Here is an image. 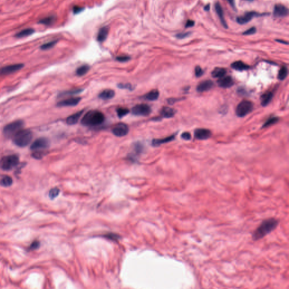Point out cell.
<instances>
[{
    "mask_svg": "<svg viewBox=\"0 0 289 289\" xmlns=\"http://www.w3.org/2000/svg\"><path fill=\"white\" fill-rule=\"evenodd\" d=\"M112 132L117 137H123L128 135L129 127L125 123H120L113 127L112 129Z\"/></svg>",
    "mask_w": 289,
    "mask_h": 289,
    "instance_id": "10",
    "label": "cell"
},
{
    "mask_svg": "<svg viewBox=\"0 0 289 289\" xmlns=\"http://www.w3.org/2000/svg\"><path fill=\"white\" fill-rule=\"evenodd\" d=\"M215 10H216V13L217 14L218 16L219 17L221 23L222 24V25L225 28H228V25H227L226 20H225V18H224L223 8H222L220 3L219 2H217L216 3H215Z\"/></svg>",
    "mask_w": 289,
    "mask_h": 289,
    "instance_id": "17",
    "label": "cell"
},
{
    "mask_svg": "<svg viewBox=\"0 0 289 289\" xmlns=\"http://www.w3.org/2000/svg\"><path fill=\"white\" fill-rule=\"evenodd\" d=\"M256 32V28L254 27H253L249 28V30H246V31H245L243 33V35H251L255 34Z\"/></svg>",
    "mask_w": 289,
    "mask_h": 289,
    "instance_id": "41",
    "label": "cell"
},
{
    "mask_svg": "<svg viewBox=\"0 0 289 289\" xmlns=\"http://www.w3.org/2000/svg\"><path fill=\"white\" fill-rule=\"evenodd\" d=\"M89 69H90V67L89 65H82L79 67V68L76 69V73L78 76H82L85 75L86 73L89 71Z\"/></svg>",
    "mask_w": 289,
    "mask_h": 289,
    "instance_id": "29",
    "label": "cell"
},
{
    "mask_svg": "<svg viewBox=\"0 0 289 289\" xmlns=\"http://www.w3.org/2000/svg\"><path fill=\"white\" fill-rule=\"evenodd\" d=\"M195 137L200 140H204L210 138L211 136V132L206 129H197L195 131Z\"/></svg>",
    "mask_w": 289,
    "mask_h": 289,
    "instance_id": "14",
    "label": "cell"
},
{
    "mask_svg": "<svg viewBox=\"0 0 289 289\" xmlns=\"http://www.w3.org/2000/svg\"><path fill=\"white\" fill-rule=\"evenodd\" d=\"M59 193H60V191L58 187H54L53 189H52L49 193L50 198L51 199H55L58 196Z\"/></svg>",
    "mask_w": 289,
    "mask_h": 289,
    "instance_id": "34",
    "label": "cell"
},
{
    "mask_svg": "<svg viewBox=\"0 0 289 289\" xmlns=\"http://www.w3.org/2000/svg\"><path fill=\"white\" fill-rule=\"evenodd\" d=\"M106 237H108L109 239H113V240H117L118 238H119V237L118 236H116V234H110L109 235H107V236H106Z\"/></svg>",
    "mask_w": 289,
    "mask_h": 289,
    "instance_id": "47",
    "label": "cell"
},
{
    "mask_svg": "<svg viewBox=\"0 0 289 289\" xmlns=\"http://www.w3.org/2000/svg\"><path fill=\"white\" fill-rule=\"evenodd\" d=\"M40 246V243L39 241L36 240L31 243V245H30V247H29V249L31 250H36L39 248Z\"/></svg>",
    "mask_w": 289,
    "mask_h": 289,
    "instance_id": "39",
    "label": "cell"
},
{
    "mask_svg": "<svg viewBox=\"0 0 289 289\" xmlns=\"http://www.w3.org/2000/svg\"><path fill=\"white\" fill-rule=\"evenodd\" d=\"M130 57L129 56H119L116 58V60L120 62H125L128 61Z\"/></svg>",
    "mask_w": 289,
    "mask_h": 289,
    "instance_id": "40",
    "label": "cell"
},
{
    "mask_svg": "<svg viewBox=\"0 0 289 289\" xmlns=\"http://www.w3.org/2000/svg\"><path fill=\"white\" fill-rule=\"evenodd\" d=\"M218 85L221 88H230L234 85V81L233 79L229 76H223L220 78L217 82Z\"/></svg>",
    "mask_w": 289,
    "mask_h": 289,
    "instance_id": "15",
    "label": "cell"
},
{
    "mask_svg": "<svg viewBox=\"0 0 289 289\" xmlns=\"http://www.w3.org/2000/svg\"><path fill=\"white\" fill-rule=\"evenodd\" d=\"M247 1H252L253 0H247Z\"/></svg>",
    "mask_w": 289,
    "mask_h": 289,
    "instance_id": "51",
    "label": "cell"
},
{
    "mask_svg": "<svg viewBox=\"0 0 289 289\" xmlns=\"http://www.w3.org/2000/svg\"><path fill=\"white\" fill-rule=\"evenodd\" d=\"M83 91V89H75L68 90V91H65V92H61L59 94V97H63V96H67V95H72L77 94Z\"/></svg>",
    "mask_w": 289,
    "mask_h": 289,
    "instance_id": "30",
    "label": "cell"
},
{
    "mask_svg": "<svg viewBox=\"0 0 289 289\" xmlns=\"http://www.w3.org/2000/svg\"><path fill=\"white\" fill-rule=\"evenodd\" d=\"M210 4H207L206 6H204V10H205V11H208V10H210Z\"/></svg>",
    "mask_w": 289,
    "mask_h": 289,
    "instance_id": "50",
    "label": "cell"
},
{
    "mask_svg": "<svg viewBox=\"0 0 289 289\" xmlns=\"http://www.w3.org/2000/svg\"><path fill=\"white\" fill-rule=\"evenodd\" d=\"M24 67L23 64H15L9 66H5L0 69L1 75H6L14 72H17Z\"/></svg>",
    "mask_w": 289,
    "mask_h": 289,
    "instance_id": "11",
    "label": "cell"
},
{
    "mask_svg": "<svg viewBox=\"0 0 289 289\" xmlns=\"http://www.w3.org/2000/svg\"><path fill=\"white\" fill-rule=\"evenodd\" d=\"M129 112V110L128 108H124V107H119V108L116 109V112L117 115L118 116L119 118H122L123 117L125 116L128 114Z\"/></svg>",
    "mask_w": 289,
    "mask_h": 289,
    "instance_id": "33",
    "label": "cell"
},
{
    "mask_svg": "<svg viewBox=\"0 0 289 289\" xmlns=\"http://www.w3.org/2000/svg\"><path fill=\"white\" fill-rule=\"evenodd\" d=\"M45 154L42 151H35L32 154V157L36 159H40L43 158Z\"/></svg>",
    "mask_w": 289,
    "mask_h": 289,
    "instance_id": "38",
    "label": "cell"
},
{
    "mask_svg": "<svg viewBox=\"0 0 289 289\" xmlns=\"http://www.w3.org/2000/svg\"><path fill=\"white\" fill-rule=\"evenodd\" d=\"M191 32H184V33H180L176 35V37H178V39H184V38H185V37H187L189 35H191Z\"/></svg>",
    "mask_w": 289,
    "mask_h": 289,
    "instance_id": "43",
    "label": "cell"
},
{
    "mask_svg": "<svg viewBox=\"0 0 289 289\" xmlns=\"http://www.w3.org/2000/svg\"><path fill=\"white\" fill-rule=\"evenodd\" d=\"M13 179L9 176H4L0 179V185L4 187L10 186L13 184Z\"/></svg>",
    "mask_w": 289,
    "mask_h": 289,
    "instance_id": "28",
    "label": "cell"
},
{
    "mask_svg": "<svg viewBox=\"0 0 289 289\" xmlns=\"http://www.w3.org/2000/svg\"><path fill=\"white\" fill-rule=\"evenodd\" d=\"M50 142L46 138H39L37 139L31 146V150L33 151H41L49 147Z\"/></svg>",
    "mask_w": 289,
    "mask_h": 289,
    "instance_id": "8",
    "label": "cell"
},
{
    "mask_svg": "<svg viewBox=\"0 0 289 289\" xmlns=\"http://www.w3.org/2000/svg\"><path fill=\"white\" fill-rule=\"evenodd\" d=\"M159 97V92L158 90L157 89H154L152 90L150 92H149L147 94L143 97L144 98L148 100V101H154L158 99Z\"/></svg>",
    "mask_w": 289,
    "mask_h": 289,
    "instance_id": "21",
    "label": "cell"
},
{
    "mask_svg": "<svg viewBox=\"0 0 289 289\" xmlns=\"http://www.w3.org/2000/svg\"><path fill=\"white\" fill-rule=\"evenodd\" d=\"M203 71L201 69L200 66H197L195 69V74L197 77H200L203 75Z\"/></svg>",
    "mask_w": 289,
    "mask_h": 289,
    "instance_id": "42",
    "label": "cell"
},
{
    "mask_svg": "<svg viewBox=\"0 0 289 289\" xmlns=\"http://www.w3.org/2000/svg\"><path fill=\"white\" fill-rule=\"evenodd\" d=\"M174 138H175V135H172L170 136H168L167 137L162 138V139H154L152 141V144L153 146H159L165 143H167L169 142L173 141Z\"/></svg>",
    "mask_w": 289,
    "mask_h": 289,
    "instance_id": "20",
    "label": "cell"
},
{
    "mask_svg": "<svg viewBox=\"0 0 289 289\" xmlns=\"http://www.w3.org/2000/svg\"><path fill=\"white\" fill-rule=\"evenodd\" d=\"M19 164V157L16 155L3 157L0 160V168L3 171H10Z\"/></svg>",
    "mask_w": 289,
    "mask_h": 289,
    "instance_id": "4",
    "label": "cell"
},
{
    "mask_svg": "<svg viewBox=\"0 0 289 289\" xmlns=\"http://www.w3.org/2000/svg\"><path fill=\"white\" fill-rule=\"evenodd\" d=\"M151 112V108L146 104H139L134 106L132 109V113L136 116H146Z\"/></svg>",
    "mask_w": 289,
    "mask_h": 289,
    "instance_id": "7",
    "label": "cell"
},
{
    "mask_svg": "<svg viewBox=\"0 0 289 289\" xmlns=\"http://www.w3.org/2000/svg\"><path fill=\"white\" fill-rule=\"evenodd\" d=\"M105 120V115L102 112L98 110H90L84 115L81 123L84 126L95 127L102 124Z\"/></svg>",
    "mask_w": 289,
    "mask_h": 289,
    "instance_id": "2",
    "label": "cell"
},
{
    "mask_svg": "<svg viewBox=\"0 0 289 289\" xmlns=\"http://www.w3.org/2000/svg\"><path fill=\"white\" fill-rule=\"evenodd\" d=\"M181 137L182 139H184L185 140H190L191 139V133H189V132H184L182 135H181Z\"/></svg>",
    "mask_w": 289,
    "mask_h": 289,
    "instance_id": "44",
    "label": "cell"
},
{
    "mask_svg": "<svg viewBox=\"0 0 289 289\" xmlns=\"http://www.w3.org/2000/svg\"><path fill=\"white\" fill-rule=\"evenodd\" d=\"M57 43V41H56V40L52 41H50L49 43L43 44V45L40 47V48L43 50L49 49H51L52 48H53V46H55V45Z\"/></svg>",
    "mask_w": 289,
    "mask_h": 289,
    "instance_id": "35",
    "label": "cell"
},
{
    "mask_svg": "<svg viewBox=\"0 0 289 289\" xmlns=\"http://www.w3.org/2000/svg\"><path fill=\"white\" fill-rule=\"evenodd\" d=\"M55 20H56V17L54 16H50V17H46L40 20L39 22V23L46 25V26H49L54 23V22H55Z\"/></svg>",
    "mask_w": 289,
    "mask_h": 289,
    "instance_id": "31",
    "label": "cell"
},
{
    "mask_svg": "<svg viewBox=\"0 0 289 289\" xmlns=\"http://www.w3.org/2000/svg\"><path fill=\"white\" fill-rule=\"evenodd\" d=\"M253 103L249 101L245 100L240 103L236 108V115L240 118H242L252 111Z\"/></svg>",
    "mask_w": 289,
    "mask_h": 289,
    "instance_id": "6",
    "label": "cell"
},
{
    "mask_svg": "<svg viewBox=\"0 0 289 289\" xmlns=\"http://www.w3.org/2000/svg\"><path fill=\"white\" fill-rule=\"evenodd\" d=\"M227 1L230 4V6L232 7L233 9L236 8V5H235V2L234 0H227Z\"/></svg>",
    "mask_w": 289,
    "mask_h": 289,
    "instance_id": "48",
    "label": "cell"
},
{
    "mask_svg": "<svg viewBox=\"0 0 289 289\" xmlns=\"http://www.w3.org/2000/svg\"><path fill=\"white\" fill-rule=\"evenodd\" d=\"M288 9L282 4H277L274 7L273 15L276 18L285 17L288 15Z\"/></svg>",
    "mask_w": 289,
    "mask_h": 289,
    "instance_id": "12",
    "label": "cell"
},
{
    "mask_svg": "<svg viewBox=\"0 0 289 289\" xmlns=\"http://www.w3.org/2000/svg\"><path fill=\"white\" fill-rule=\"evenodd\" d=\"M82 10H83V8L79 6L74 7L73 9V13L75 14L79 13L80 12H81Z\"/></svg>",
    "mask_w": 289,
    "mask_h": 289,
    "instance_id": "46",
    "label": "cell"
},
{
    "mask_svg": "<svg viewBox=\"0 0 289 289\" xmlns=\"http://www.w3.org/2000/svg\"><path fill=\"white\" fill-rule=\"evenodd\" d=\"M108 29L107 27H103L99 30L98 33L97 35V40L99 42L104 41L108 35Z\"/></svg>",
    "mask_w": 289,
    "mask_h": 289,
    "instance_id": "22",
    "label": "cell"
},
{
    "mask_svg": "<svg viewBox=\"0 0 289 289\" xmlns=\"http://www.w3.org/2000/svg\"><path fill=\"white\" fill-rule=\"evenodd\" d=\"M275 41H277V42H279V43H282V44H286V45H288V44H289V43H287V42H286V41H284V40H282L277 39Z\"/></svg>",
    "mask_w": 289,
    "mask_h": 289,
    "instance_id": "49",
    "label": "cell"
},
{
    "mask_svg": "<svg viewBox=\"0 0 289 289\" xmlns=\"http://www.w3.org/2000/svg\"><path fill=\"white\" fill-rule=\"evenodd\" d=\"M175 114V111L173 108L168 107H164L161 111V115L165 118H171Z\"/></svg>",
    "mask_w": 289,
    "mask_h": 289,
    "instance_id": "25",
    "label": "cell"
},
{
    "mask_svg": "<svg viewBox=\"0 0 289 289\" xmlns=\"http://www.w3.org/2000/svg\"><path fill=\"white\" fill-rule=\"evenodd\" d=\"M264 15H266V14H262L255 11H249V12H247L246 13L244 14L242 16L237 17V23H239L240 24H245L249 23L250 21L253 19V18L263 16Z\"/></svg>",
    "mask_w": 289,
    "mask_h": 289,
    "instance_id": "9",
    "label": "cell"
},
{
    "mask_svg": "<svg viewBox=\"0 0 289 289\" xmlns=\"http://www.w3.org/2000/svg\"><path fill=\"white\" fill-rule=\"evenodd\" d=\"M231 67L234 69H236L237 71H240L247 70V69H248L250 68V67L249 65L245 64V63H243L242 61L234 62L231 65Z\"/></svg>",
    "mask_w": 289,
    "mask_h": 289,
    "instance_id": "23",
    "label": "cell"
},
{
    "mask_svg": "<svg viewBox=\"0 0 289 289\" xmlns=\"http://www.w3.org/2000/svg\"><path fill=\"white\" fill-rule=\"evenodd\" d=\"M118 86L119 89H128L129 90L133 89V86L129 83H125V84L120 83V84H119Z\"/></svg>",
    "mask_w": 289,
    "mask_h": 289,
    "instance_id": "37",
    "label": "cell"
},
{
    "mask_svg": "<svg viewBox=\"0 0 289 289\" xmlns=\"http://www.w3.org/2000/svg\"><path fill=\"white\" fill-rule=\"evenodd\" d=\"M24 123L23 120H16L6 125L3 130V134L6 138L13 137L17 132L23 128Z\"/></svg>",
    "mask_w": 289,
    "mask_h": 289,
    "instance_id": "5",
    "label": "cell"
},
{
    "mask_svg": "<svg viewBox=\"0 0 289 289\" xmlns=\"http://www.w3.org/2000/svg\"><path fill=\"white\" fill-rule=\"evenodd\" d=\"M279 220L275 218H270L264 220L253 233V240L258 241L264 238L268 234L276 229L279 224Z\"/></svg>",
    "mask_w": 289,
    "mask_h": 289,
    "instance_id": "1",
    "label": "cell"
},
{
    "mask_svg": "<svg viewBox=\"0 0 289 289\" xmlns=\"http://www.w3.org/2000/svg\"><path fill=\"white\" fill-rule=\"evenodd\" d=\"M214 86V82L211 80H205L203 82H200L197 87V90L198 92L202 93V92H206L210 90L212 86Z\"/></svg>",
    "mask_w": 289,
    "mask_h": 289,
    "instance_id": "16",
    "label": "cell"
},
{
    "mask_svg": "<svg viewBox=\"0 0 289 289\" xmlns=\"http://www.w3.org/2000/svg\"><path fill=\"white\" fill-rule=\"evenodd\" d=\"M227 73V70L224 68L217 67L213 70L212 72V76L214 78H221L225 76Z\"/></svg>",
    "mask_w": 289,
    "mask_h": 289,
    "instance_id": "26",
    "label": "cell"
},
{
    "mask_svg": "<svg viewBox=\"0 0 289 289\" xmlns=\"http://www.w3.org/2000/svg\"><path fill=\"white\" fill-rule=\"evenodd\" d=\"M115 93L112 89H105L101 92L99 94V98L103 100H108L110 99L115 96Z\"/></svg>",
    "mask_w": 289,
    "mask_h": 289,
    "instance_id": "19",
    "label": "cell"
},
{
    "mask_svg": "<svg viewBox=\"0 0 289 289\" xmlns=\"http://www.w3.org/2000/svg\"><path fill=\"white\" fill-rule=\"evenodd\" d=\"M288 74V71L286 66H283L279 69L278 73V79L280 80H283L286 78Z\"/></svg>",
    "mask_w": 289,
    "mask_h": 289,
    "instance_id": "32",
    "label": "cell"
},
{
    "mask_svg": "<svg viewBox=\"0 0 289 289\" xmlns=\"http://www.w3.org/2000/svg\"><path fill=\"white\" fill-rule=\"evenodd\" d=\"M84 110H82L80 111L76 112L72 115L69 116L66 119V123L69 125H74L76 124L77 122H79V119L81 118L82 115L83 114Z\"/></svg>",
    "mask_w": 289,
    "mask_h": 289,
    "instance_id": "18",
    "label": "cell"
},
{
    "mask_svg": "<svg viewBox=\"0 0 289 289\" xmlns=\"http://www.w3.org/2000/svg\"><path fill=\"white\" fill-rule=\"evenodd\" d=\"M81 99L80 97H71L60 101L57 103V106L58 107L75 106L79 104Z\"/></svg>",
    "mask_w": 289,
    "mask_h": 289,
    "instance_id": "13",
    "label": "cell"
},
{
    "mask_svg": "<svg viewBox=\"0 0 289 289\" xmlns=\"http://www.w3.org/2000/svg\"><path fill=\"white\" fill-rule=\"evenodd\" d=\"M35 32V30L33 28H26L24 30L21 31L19 33H17L15 35V37L17 38H22L25 37L27 36H29L33 34Z\"/></svg>",
    "mask_w": 289,
    "mask_h": 289,
    "instance_id": "27",
    "label": "cell"
},
{
    "mask_svg": "<svg viewBox=\"0 0 289 289\" xmlns=\"http://www.w3.org/2000/svg\"><path fill=\"white\" fill-rule=\"evenodd\" d=\"M273 97V94L272 92H267L263 94L260 98L262 105L263 106H266V105H268L271 101Z\"/></svg>",
    "mask_w": 289,
    "mask_h": 289,
    "instance_id": "24",
    "label": "cell"
},
{
    "mask_svg": "<svg viewBox=\"0 0 289 289\" xmlns=\"http://www.w3.org/2000/svg\"><path fill=\"white\" fill-rule=\"evenodd\" d=\"M32 139V133L28 129H20L13 136V142L19 147H25Z\"/></svg>",
    "mask_w": 289,
    "mask_h": 289,
    "instance_id": "3",
    "label": "cell"
},
{
    "mask_svg": "<svg viewBox=\"0 0 289 289\" xmlns=\"http://www.w3.org/2000/svg\"><path fill=\"white\" fill-rule=\"evenodd\" d=\"M195 24V22H194L193 20H188L187 22H186V23L185 24V27L186 28H189V27H193Z\"/></svg>",
    "mask_w": 289,
    "mask_h": 289,
    "instance_id": "45",
    "label": "cell"
},
{
    "mask_svg": "<svg viewBox=\"0 0 289 289\" xmlns=\"http://www.w3.org/2000/svg\"><path fill=\"white\" fill-rule=\"evenodd\" d=\"M278 121H279V118H276V117L271 118H270V119H268V120L264 124L263 127V128L268 127H269V126H270V125L275 124V123H276Z\"/></svg>",
    "mask_w": 289,
    "mask_h": 289,
    "instance_id": "36",
    "label": "cell"
}]
</instances>
